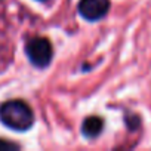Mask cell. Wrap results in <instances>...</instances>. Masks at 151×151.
Segmentation results:
<instances>
[{
	"label": "cell",
	"instance_id": "obj_1",
	"mask_svg": "<svg viewBox=\"0 0 151 151\" xmlns=\"http://www.w3.org/2000/svg\"><path fill=\"white\" fill-rule=\"evenodd\" d=\"M0 122L14 130H28L34 123L30 105L21 99L6 101L0 107Z\"/></svg>",
	"mask_w": 151,
	"mask_h": 151
},
{
	"label": "cell",
	"instance_id": "obj_2",
	"mask_svg": "<svg viewBox=\"0 0 151 151\" xmlns=\"http://www.w3.org/2000/svg\"><path fill=\"white\" fill-rule=\"evenodd\" d=\"M25 53L30 62L37 68H45L50 64L53 56L52 45L45 37H34L30 39L25 45Z\"/></svg>",
	"mask_w": 151,
	"mask_h": 151
},
{
	"label": "cell",
	"instance_id": "obj_3",
	"mask_svg": "<svg viewBox=\"0 0 151 151\" xmlns=\"http://www.w3.org/2000/svg\"><path fill=\"white\" fill-rule=\"evenodd\" d=\"M110 0H80L79 14L88 21H99L108 14Z\"/></svg>",
	"mask_w": 151,
	"mask_h": 151
},
{
	"label": "cell",
	"instance_id": "obj_4",
	"mask_svg": "<svg viewBox=\"0 0 151 151\" xmlns=\"http://www.w3.org/2000/svg\"><path fill=\"white\" fill-rule=\"evenodd\" d=\"M102 129H104V120L96 116L88 117L82 126V132L86 138H96L102 132Z\"/></svg>",
	"mask_w": 151,
	"mask_h": 151
},
{
	"label": "cell",
	"instance_id": "obj_5",
	"mask_svg": "<svg viewBox=\"0 0 151 151\" xmlns=\"http://www.w3.org/2000/svg\"><path fill=\"white\" fill-rule=\"evenodd\" d=\"M5 150H18V145L8 142L5 139H0V151H5Z\"/></svg>",
	"mask_w": 151,
	"mask_h": 151
},
{
	"label": "cell",
	"instance_id": "obj_6",
	"mask_svg": "<svg viewBox=\"0 0 151 151\" xmlns=\"http://www.w3.org/2000/svg\"><path fill=\"white\" fill-rule=\"evenodd\" d=\"M39 2H46V0H39Z\"/></svg>",
	"mask_w": 151,
	"mask_h": 151
}]
</instances>
